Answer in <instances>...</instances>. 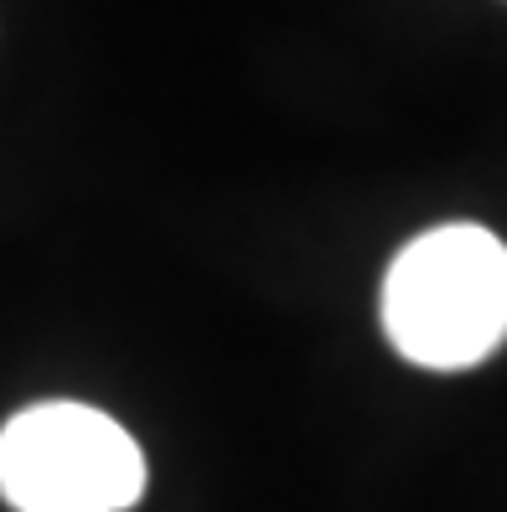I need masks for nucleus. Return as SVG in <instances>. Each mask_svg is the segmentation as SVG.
<instances>
[{
    "label": "nucleus",
    "mask_w": 507,
    "mask_h": 512,
    "mask_svg": "<svg viewBox=\"0 0 507 512\" xmlns=\"http://www.w3.org/2000/svg\"><path fill=\"white\" fill-rule=\"evenodd\" d=\"M383 331L430 373L476 368L507 342V244L476 223H445L399 249L383 275Z\"/></svg>",
    "instance_id": "1"
},
{
    "label": "nucleus",
    "mask_w": 507,
    "mask_h": 512,
    "mask_svg": "<svg viewBox=\"0 0 507 512\" xmlns=\"http://www.w3.org/2000/svg\"><path fill=\"white\" fill-rule=\"evenodd\" d=\"M140 492V445L88 404H37L0 430V497L16 512H125Z\"/></svg>",
    "instance_id": "2"
}]
</instances>
